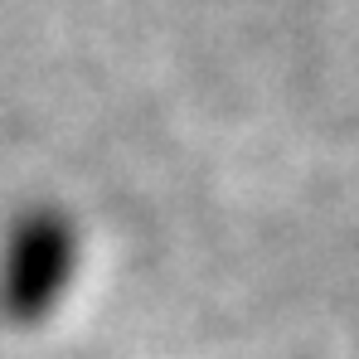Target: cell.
Returning a JSON list of instances; mask_svg holds the SVG:
<instances>
[{
	"label": "cell",
	"instance_id": "1",
	"mask_svg": "<svg viewBox=\"0 0 359 359\" xmlns=\"http://www.w3.org/2000/svg\"><path fill=\"white\" fill-rule=\"evenodd\" d=\"M68 272H73V229L59 214L20 219V229L10 238V277H5L10 316L15 320H39L63 292Z\"/></svg>",
	"mask_w": 359,
	"mask_h": 359
}]
</instances>
